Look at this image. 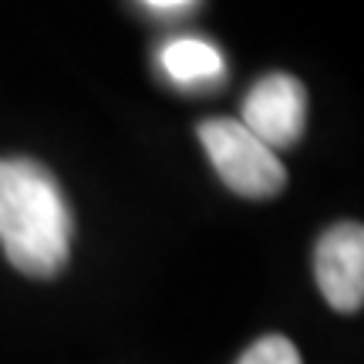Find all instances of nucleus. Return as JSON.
<instances>
[{"label":"nucleus","mask_w":364,"mask_h":364,"mask_svg":"<svg viewBox=\"0 0 364 364\" xmlns=\"http://www.w3.org/2000/svg\"><path fill=\"white\" fill-rule=\"evenodd\" d=\"M162 68L179 85H193V81H203V78H220L223 54L213 44H206V41L179 38L162 48Z\"/></svg>","instance_id":"5"},{"label":"nucleus","mask_w":364,"mask_h":364,"mask_svg":"<svg viewBox=\"0 0 364 364\" xmlns=\"http://www.w3.org/2000/svg\"><path fill=\"white\" fill-rule=\"evenodd\" d=\"M199 142L206 149L213 169L236 196L273 199L284 193L287 169L270 145H263L236 118H209L199 125Z\"/></svg>","instance_id":"2"},{"label":"nucleus","mask_w":364,"mask_h":364,"mask_svg":"<svg viewBox=\"0 0 364 364\" xmlns=\"http://www.w3.org/2000/svg\"><path fill=\"white\" fill-rule=\"evenodd\" d=\"M71 209L34 159H0V247L24 277L51 280L71 257Z\"/></svg>","instance_id":"1"},{"label":"nucleus","mask_w":364,"mask_h":364,"mask_svg":"<svg viewBox=\"0 0 364 364\" xmlns=\"http://www.w3.org/2000/svg\"><path fill=\"white\" fill-rule=\"evenodd\" d=\"M314 277L324 300L341 314H358L364 304V230L361 223L331 226L314 253Z\"/></svg>","instance_id":"4"},{"label":"nucleus","mask_w":364,"mask_h":364,"mask_svg":"<svg viewBox=\"0 0 364 364\" xmlns=\"http://www.w3.org/2000/svg\"><path fill=\"white\" fill-rule=\"evenodd\" d=\"M236 364H304V361H300V351L294 348V341H287L284 334H270V338H260L257 344H250Z\"/></svg>","instance_id":"6"},{"label":"nucleus","mask_w":364,"mask_h":364,"mask_svg":"<svg viewBox=\"0 0 364 364\" xmlns=\"http://www.w3.org/2000/svg\"><path fill=\"white\" fill-rule=\"evenodd\" d=\"M243 115L236 118L247 132H253L263 145L287 149L300 139L304 115H307V95L304 85L290 75H267L243 98Z\"/></svg>","instance_id":"3"},{"label":"nucleus","mask_w":364,"mask_h":364,"mask_svg":"<svg viewBox=\"0 0 364 364\" xmlns=\"http://www.w3.org/2000/svg\"><path fill=\"white\" fill-rule=\"evenodd\" d=\"M149 7H182V4H189V0H145Z\"/></svg>","instance_id":"7"}]
</instances>
